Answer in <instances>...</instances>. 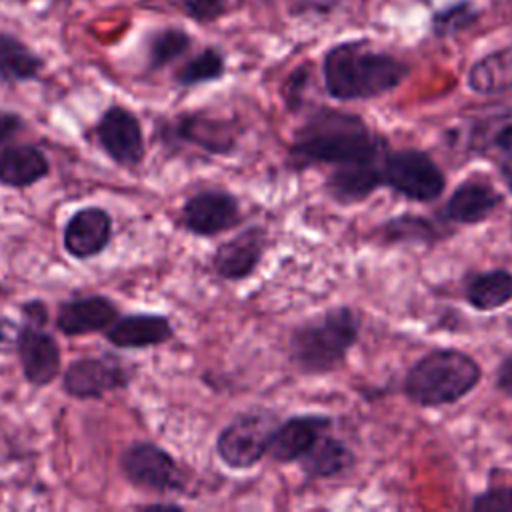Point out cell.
I'll return each mask as SVG.
<instances>
[{
	"mask_svg": "<svg viewBox=\"0 0 512 512\" xmlns=\"http://www.w3.org/2000/svg\"><path fill=\"white\" fill-rule=\"evenodd\" d=\"M388 148V138L374 130L360 114L316 106L294 128L286 164L292 172L320 166L342 168L378 160Z\"/></svg>",
	"mask_w": 512,
	"mask_h": 512,
	"instance_id": "1",
	"label": "cell"
},
{
	"mask_svg": "<svg viewBox=\"0 0 512 512\" xmlns=\"http://www.w3.org/2000/svg\"><path fill=\"white\" fill-rule=\"evenodd\" d=\"M410 76V64L370 38H348L332 44L322 56V80L338 102L374 100L394 92Z\"/></svg>",
	"mask_w": 512,
	"mask_h": 512,
	"instance_id": "2",
	"label": "cell"
},
{
	"mask_svg": "<svg viewBox=\"0 0 512 512\" xmlns=\"http://www.w3.org/2000/svg\"><path fill=\"white\" fill-rule=\"evenodd\" d=\"M360 330V314L348 304H336L292 328L288 360L302 376L332 374L346 364Z\"/></svg>",
	"mask_w": 512,
	"mask_h": 512,
	"instance_id": "3",
	"label": "cell"
},
{
	"mask_svg": "<svg viewBox=\"0 0 512 512\" xmlns=\"http://www.w3.org/2000/svg\"><path fill=\"white\" fill-rule=\"evenodd\" d=\"M482 380V366L460 348H432L404 374L402 392L420 408L452 406L466 398Z\"/></svg>",
	"mask_w": 512,
	"mask_h": 512,
	"instance_id": "4",
	"label": "cell"
},
{
	"mask_svg": "<svg viewBox=\"0 0 512 512\" xmlns=\"http://www.w3.org/2000/svg\"><path fill=\"white\" fill-rule=\"evenodd\" d=\"M18 314L14 348L20 372L28 386L42 390L62 374V348L48 330V304L42 298L22 300Z\"/></svg>",
	"mask_w": 512,
	"mask_h": 512,
	"instance_id": "5",
	"label": "cell"
},
{
	"mask_svg": "<svg viewBox=\"0 0 512 512\" xmlns=\"http://www.w3.org/2000/svg\"><path fill=\"white\" fill-rule=\"evenodd\" d=\"M242 126L232 118L216 116L206 110H184L170 118H160L154 136L172 150L192 148L206 156H232L242 138Z\"/></svg>",
	"mask_w": 512,
	"mask_h": 512,
	"instance_id": "6",
	"label": "cell"
},
{
	"mask_svg": "<svg viewBox=\"0 0 512 512\" xmlns=\"http://www.w3.org/2000/svg\"><path fill=\"white\" fill-rule=\"evenodd\" d=\"M280 416L268 408H248L234 414L218 432L214 450L230 470H250L266 454Z\"/></svg>",
	"mask_w": 512,
	"mask_h": 512,
	"instance_id": "7",
	"label": "cell"
},
{
	"mask_svg": "<svg viewBox=\"0 0 512 512\" xmlns=\"http://www.w3.org/2000/svg\"><path fill=\"white\" fill-rule=\"evenodd\" d=\"M136 376V362L118 352H102L70 360L60 374V386L74 400H102L108 394L128 390Z\"/></svg>",
	"mask_w": 512,
	"mask_h": 512,
	"instance_id": "8",
	"label": "cell"
},
{
	"mask_svg": "<svg viewBox=\"0 0 512 512\" xmlns=\"http://www.w3.org/2000/svg\"><path fill=\"white\" fill-rule=\"evenodd\" d=\"M382 188L408 202L428 204L444 194L446 174L426 150L390 148L382 160Z\"/></svg>",
	"mask_w": 512,
	"mask_h": 512,
	"instance_id": "9",
	"label": "cell"
},
{
	"mask_svg": "<svg viewBox=\"0 0 512 512\" xmlns=\"http://www.w3.org/2000/svg\"><path fill=\"white\" fill-rule=\"evenodd\" d=\"M122 478L136 490L168 496L186 490V476L172 452L152 440H134L118 454Z\"/></svg>",
	"mask_w": 512,
	"mask_h": 512,
	"instance_id": "10",
	"label": "cell"
},
{
	"mask_svg": "<svg viewBox=\"0 0 512 512\" xmlns=\"http://www.w3.org/2000/svg\"><path fill=\"white\" fill-rule=\"evenodd\" d=\"M94 140L106 158L124 170H136L146 160V136L140 118L122 104L106 106L92 126Z\"/></svg>",
	"mask_w": 512,
	"mask_h": 512,
	"instance_id": "11",
	"label": "cell"
},
{
	"mask_svg": "<svg viewBox=\"0 0 512 512\" xmlns=\"http://www.w3.org/2000/svg\"><path fill=\"white\" fill-rule=\"evenodd\" d=\"M244 220L240 200L226 188H202L190 194L180 208V226L198 238H214Z\"/></svg>",
	"mask_w": 512,
	"mask_h": 512,
	"instance_id": "12",
	"label": "cell"
},
{
	"mask_svg": "<svg viewBox=\"0 0 512 512\" xmlns=\"http://www.w3.org/2000/svg\"><path fill=\"white\" fill-rule=\"evenodd\" d=\"M114 240V218L98 204L74 210L62 226V248L76 262H90L102 256Z\"/></svg>",
	"mask_w": 512,
	"mask_h": 512,
	"instance_id": "13",
	"label": "cell"
},
{
	"mask_svg": "<svg viewBox=\"0 0 512 512\" xmlns=\"http://www.w3.org/2000/svg\"><path fill=\"white\" fill-rule=\"evenodd\" d=\"M268 240V230L262 224L244 226L214 248L210 256L212 272L226 282L250 278L264 260Z\"/></svg>",
	"mask_w": 512,
	"mask_h": 512,
	"instance_id": "14",
	"label": "cell"
},
{
	"mask_svg": "<svg viewBox=\"0 0 512 512\" xmlns=\"http://www.w3.org/2000/svg\"><path fill=\"white\" fill-rule=\"evenodd\" d=\"M504 202V194L494 186V182L482 174H470L456 184V188L446 198L438 218L442 222L476 226L488 220Z\"/></svg>",
	"mask_w": 512,
	"mask_h": 512,
	"instance_id": "15",
	"label": "cell"
},
{
	"mask_svg": "<svg viewBox=\"0 0 512 512\" xmlns=\"http://www.w3.org/2000/svg\"><path fill=\"white\" fill-rule=\"evenodd\" d=\"M122 314L118 302L102 292L76 294L56 308L54 326L66 338L104 332Z\"/></svg>",
	"mask_w": 512,
	"mask_h": 512,
	"instance_id": "16",
	"label": "cell"
},
{
	"mask_svg": "<svg viewBox=\"0 0 512 512\" xmlns=\"http://www.w3.org/2000/svg\"><path fill=\"white\" fill-rule=\"evenodd\" d=\"M102 334L116 350H146L174 340L176 328L162 312H122Z\"/></svg>",
	"mask_w": 512,
	"mask_h": 512,
	"instance_id": "17",
	"label": "cell"
},
{
	"mask_svg": "<svg viewBox=\"0 0 512 512\" xmlns=\"http://www.w3.org/2000/svg\"><path fill=\"white\" fill-rule=\"evenodd\" d=\"M334 418L322 412H302L290 414L280 420L274 428L268 458L276 464H292L298 462L300 456L328 430H332Z\"/></svg>",
	"mask_w": 512,
	"mask_h": 512,
	"instance_id": "18",
	"label": "cell"
},
{
	"mask_svg": "<svg viewBox=\"0 0 512 512\" xmlns=\"http://www.w3.org/2000/svg\"><path fill=\"white\" fill-rule=\"evenodd\" d=\"M382 160L384 156L364 164L330 168L324 180L326 196L344 208L366 202L378 188H382Z\"/></svg>",
	"mask_w": 512,
	"mask_h": 512,
	"instance_id": "19",
	"label": "cell"
},
{
	"mask_svg": "<svg viewBox=\"0 0 512 512\" xmlns=\"http://www.w3.org/2000/svg\"><path fill=\"white\" fill-rule=\"evenodd\" d=\"M52 164L38 144H6L0 148V186L26 190L50 176Z\"/></svg>",
	"mask_w": 512,
	"mask_h": 512,
	"instance_id": "20",
	"label": "cell"
},
{
	"mask_svg": "<svg viewBox=\"0 0 512 512\" xmlns=\"http://www.w3.org/2000/svg\"><path fill=\"white\" fill-rule=\"evenodd\" d=\"M452 230L446 222L440 218H428L414 212H402L398 216H392L376 228V242L382 246H436L444 238H448Z\"/></svg>",
	"mask_w": 512,
	"mask_h": 512,
	"instance_id": "21",
	"label": "cell"
},
{
	"mask_svg": "<svg viewBox=\"0 0 512 512\" xmlns=\"http://www.w3.org/2000/svg\"><path fill=\"white\" fill-rule=\"evenodd\" d=\"M356 452L332 430L324 432L296 462L308 480H332L356 466Z\"/></svg>",
	"mask_w": 512,
	"mask_h": 512,
	"instance_id": "22",
	"label": "cell"
},
{
	"mask_svg": "<svg viewBox=\"0 0 512 512\" xmlns=\"http://www.w3.org/2000/svg\"><path fill=\"white\" fill-rule=\"evenodd\" d=\"M462 296L476 312H496L512 302V272L508 268L474 270L464 276Z\"/></svg>",
	"mask_w": 512,
	"mask_h": 512,
	"instance_id": "23",
	"label": "cell"
},
{
	"mask_svg": "<svg viewBox=\"0 0 512 512\" xmlns=\"http://www.w3.org/2000/svg\"><path fill=\"white\" fill-rule=\"evenodd\" d=\"M46 60L22 38L0 30V80L4 84H26L38 80Z\"/></svg>",
	"mask_w": 512,
	"mask_h": 512,
	"instance_id": "24",
	"label": "cell"
},
{
	"mask_svg": "<svg viewBox=\"0 0 512 512\" xmlns=\"http://www.w3.org/2000/svg\"><path fill=\"white\" fill-rule=\"evenodd\" d=\"M466 86L480 96H496L512 90V46L480 56L466 74Z\"/></svg>",
	"mask_w": 512,
	"mask_h": 512,
	"instance_id": "25",
	"label": "cell"
},
{
	"mask_svg": "<svg viewBox=\"0 0 512 512\" xmlns=\"http://www.w3.org/2000/svg\"><path fill=\"white\" fill-rule=\"evenodd\" d=\"M194 44V36L184 28L166 26L154 30L146 42V70L160 72L180 60Z\"/></svg>",
	"mask_w": 512,
	"mask_h": 512,
	"instance_id": "26",
	"label": "cell"
},
{
	"mask_svg": "<svg viewBox=\"0 0 512 512\" xmlns=\"http://www.w3.org/2000/svg\"><path fill=\"white\" fill-rule=\"evenodd\" d=\"M226 74V54L218 46H206L194 56H190L184 64H180L172 80L180 88H196L202 84L218 82Z\"/></svg>",
	"mask_w": 512,
	"mask_h": 512,
	"instance_id": "27",
	"label": "cell"
},
{
	"mask_svg": "<svg viewBox=\"0 0 512 512\" xmlns=\"http://www.w3.org/2000/svg\"><path fill=\"white\" fill-rule=\"evenodd\" d=\"M480 18L482 10L474 0H452L430 14V34L436 40H450L468 32Z\"/></svg>",
	"mask_w": 512,
	"mask_h": 512,
	"instance_id": "28",
	"label": "cell"
},
{
	"mask_svg": "<svg viewBox=\"0 0 512 512\" xmlns=\"http://www.w3.org/2000/svg\"><path fill=\"white\" fill-rule=\"evenodd\" d=\"M478 152L488 156L508 196H512V122H504L502 126H498L484 140V144H480Z\"/></svg>",
	"mask_w": 512,
	"mask_h": 512,
	"instance_id": "29",
	"label": "cell"
},
{
	"mask_svg": "<svg viewBox=\"0 0 512 512\" xmlns=\"http://www.w3.org/2000/svg\"><path fill=\"white\" fill-rule=\"evenodd\" d=\"M310 80H312V70H310L308 62L296 66L284 78V82L280 86V96H282L284 106L290 112H298L304 106V98H306V90L310 86Z\"/></svg>",
	"mask_w": 512,
	"mask_h": 512,
	"instance_id": "30",
	"label": "cell"
},
{
	"mask_svg": "<svg viewBox=\"0 0 512 512\" xmlns=\"http://www.w3.org/2000/svg\"><path fill=\"white\" fill-rule=\"evenodd\" d=\"M474 512H512V484L494 482L476 492L470 500Z\"/></svg>",
	"mask_w": 512,
	"mask_h": 512,
	"instance_id": "31",
	"label": "cell"
},
{
	"mask_svg": "<svg viewBox=\"0 0 512 512\" xmlns=\"http://www.w3.org/2000/svg\"><path fill=\"white\" fill-rule=\"evenodd\" d=\"M182 12L196 24L208 26L228 12V0H178Z\"/></svg>",
	"mask_w": 512,
	"mask_h": 512,
	"instance_id": "32",
	"label": "cell"
},
{
	"mask_svg": "<svg viewBox=\"0 0 512 512\" xmlns=\"http://www.w3.org/2000/svg\"><path fill=\"white\" fill-rule=\"evenodd\" d=\"M26 126V120L20 112L0 108V148L6 146L12 138H16Z\"/></svg>",
	"mask_w": 512,
	"mask_h": 512,
	"instance_id": "33",
	"label": "cell"
},
{
	"mask_svg": "<svg viewBox=\"0 0 512 512\" xmlns=\"http://www.w3.org/2000/svg\"><path fill=\"white\" fill-rule=\"evenodd\" d=\"M340 4L342 0H298L292 12L296 16H328L338 10Z\"/></svg>",
	"mask_w": 512,
	"mask_h": 512,
	"instance_id": "34",
	"label": "cell"
},
{
	"mask_svg": "<svg viewBox=\"0 0 512 512\" xmlns=\"http://www.w3.org/2000/svg\"><path fill=\"white\" fill-rule=\"evenodd\" d=\"M494 386L500 394L512 398V352L498 362L494 372Z\"/></svg>",
	"mask_w": 512,
	"mask_h": 512,
	"instance_id": "35",
	"label": "cell"
},
{
	"mask_svg": "<svg viewBox=\"0 0 512 512\" xmlns=\"http://www.w3.org/2000/svg\"><path fill=\"white\" fill-rule=\"evenodd\" d=\"M14 322L8 316L0 314V354L4 352V348L10 344V332L14 330Z\"/></svg>",
	"mask_w": 512,
	"mask_h": 512,
	"instance_id": "36",
	"label": "cell"
},
{
	"mask_svg": "<svg viewBox=\"0 0 512 512\" xmlns=\"http://www.w3.org/2000/svg\"><path fill=\"white\" fill-rule=\"evenodd\" d=\"M138 508L142 510H184L182 504L178 502H172V500H156V502H146V504H140Z\"/></svg>",
	"mask_w": 512,
	"mask_h": 512,
	"instance_id": "37",
	"label": "cell"
},
{
	"mask_svg": "<svg viewBox=\"0 0 512 512\" xmlns=\"http://www.w3.org/2000/svg\"><path fill=\"white\" fill-rule=\"evenodd\" d=\"M6 292H8V290H6V286H4V284H2V282H0V296H4V294H6Z\"/></svg>",
	"mask_w": 512,
	"mask_h": 512,
	"instance_id": "38",
	"label": "cell"
},
{
	"mask_svg": "<svg viewBox=\"0 0 512 512\" xmlns=\"http://www.w3.org/2000/svg\"><path fill=\"white\" fill-rule=\"evenodd\" d=\"M510 6H512V0H510Z\"/></svg>",
	"mask_w": 512,
	"mask_h": 512,
	"instance_id": "39",
	"label": "cell"
}]
</instances>
